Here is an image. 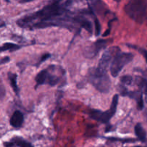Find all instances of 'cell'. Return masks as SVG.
<instances>
[{
	"label": "cell",
	"instance_id": "3957f363",
	"mask_svg": "<svg viewBox=\"0 0 147 147\" xmlns=\"http://www.w3.org/2000/svg\"><path fill=\"white\" fill-rule=\"evenodd\" d=\"M146 0H130L125 7L127 15L136 22L142 24L146 17Z\"/></svg>",
	"mask_w": 147,
	"mask_h": 147
},
{
	"label": "cell",
	"instance_id": "5b68a950",
	"mask_svg": "<svg viewBox=\"0 0 147 147\" xmlns=\"http://www.w3.org/2000/svg\"><path fill=\"white\" fill-rule=\"evenodd\" d=\"M134 55L131 53H121L119 52L113 58L110 65V73L113 78L117 77L123 67L132 61Z\"/></svg>",
	"mask_w": 147,
	"mask_h": 147
},
{
	"label": "cell",
	"instance_id": "2e32d148",
	"mask_svg": "<svg viewBox=\"0 0 147 147\" xmlns=\"http://www.w3.org/2000/svg\"><path fill=\"white\" fill-rule=\"evenodd\" d=\"M121 83L124 85H131L134 81V78L131 76H123L120 78Z\"/></svg>",
	"mask_w": 147,
	"mask_h": 147
},
{
	"label": "cell",
	"instance_id": "7c38bea8",
	"mask_svg": "<svg viewBox=\"0 0 147 147\" xmlns=\"http://www.w3.org/2000/svg\"><path fill=\"white\" fill-rule=\"evenodd\" d=\"M17 76L16 74H13V73H9V79L11 87L12 88L13 90L15 93V94L17 96H19V94H20V90H19L18 86H17Z\"/></svg>",
	"mask_w": 147,
	"mask_h": 147
},
{
	"label": "cell",
	"instance_id": "277c9868",
	"mask_svg": "<svg viewBox=\"0 0 147 147\" xmlns=\"http://www.w3.org/2000/svg\"><path fill=\"white\" fill-rule=\"evenodd\" d=\"M118 103H119V95H114L112 99L111 108L106 111H101L99 110H91L89 112V116L93 120L103 123H108L111 118L116 114L117 110Z\"/></svg>",
	"mask_w": 147,
	"mask_h": 147
},
{
	"label": "cell",
	"instance_id": "4fadbf2b",
	"mask_svg": "<svg viewBox=\"0 0 147 147\" xmlns=\"http://www.w3.org/2000/svg\"><path fill=\"white\" fill-rule=\"evenodd\" d=\"M20 46L18 45L14 44L12 42H6L2 45L1 47V51H7V50H11V51H14V50H17L18 49L20 48Z\"/></svg>",
	"mask_w": 147,
	"mask_h": 147
},
{
	"label": "cell",
	"instance_id": "8fae6325",
	"mask_svg": "<svg viewBox=\"0 0 147 147\" xmlns=\"http://www.w3.org/2000/svg\"><path fill=\"white\" fill-rule=\"evenodd\" d=\"M135 134L140 141H144L146 137V132L140 123H137L134 128Z\"/></svg>",
	"mask_w": 147,
	"mask_h": 147
},
{
	"label": "cell",
	"instance_id": "9a60e30c",
	"mask_svg": "<svg viewBox=\"0 0 147 147\" xmlns=\"http://www.w3.org/2000/svg\"><path fill=\"white\" fill-rule=\"evenodd\" d=\"M137 85L144 90L145 94L147 95V80L145 78H140L137 80Z\"/></svg>",
	"mask_w": 147,
	"mask_h": 147
},
{
	"label": "cell",
	"instance_id": "30bf717a",
	"mask_svg": "<svg viewBox=\"0 0 147 147\" xmlns=\"http://www.w3.org/2000/svg\"><path fill=\"white\" fill-rule=\"evenodd\" d=\"M49 75H50V73L47 71V70H41L35 77V81L37 86L43 85L45 83H47Z\"/></svg>",
	"mask_w": 147,
	"mask_h": 147
},
{
	"label": "cell",
	"instance_id": "d6986e66",
	"mask_svg": "<svg viewBox=\"0 0 147 147\" xmlns=\"http://www.w3.org/2000/svg\"><path fill=\"white\" fill-rule=\"evenodd\" d=\"M50 57H51V55L49 54V53H47V54L43 55L42 56L41 59H40V62H39L38 65H40V64H42V63H44L45 61H46V60H47L48 58H50Z\"/></svg>",
	"mask_w": 147,
	"mask_h": 147
},
{
	"label": "cell",
	"instance_id": "ac0fdd59",
	"mask_svg": "<svg viewBox=\"0 0 147 147\" xmlns=\"http://www.w3.org/2000/svg\"><path fill=\"white\" fill-rule=\"evenodd\" d=\"M94 22H95V27H96V36H98L100 32V24L99 22V20H98L97 17L94 18Z\"/></svg>",
	"mask_w": 147,
	"mask_h": 147
},
{
	"label": "cell",
	"instance_id": "7402d4cb",
	"mask_svg": "<svg viewBox=\"0 0 147 147\" xmlns=\"http://www.w3.org/2000/svg\"><path fill=\"white\" fill-rule=\"evenodd\" d=\"M34 1V0H21L20 1V3H22V4H25V3L31 2V1Z\"/></svg>",
	"mask_w": 147,
	"mask_h": 147
},
{
	"label": "cell",
	"instance_id": "7a4b0ae2",
	"mask_svg": "<svg viewBox=\"0 0 147 147\" xmlns=\"http://www.w3.org/2000/svg\"><path fill=\"white\" fill-rule=\"evenodd\" d=\"M88 79L95 88L100 93H108L111 87V80L107 70L99 67H93L89 71Z\"/></svg>",
	"mask_w": 147,
	"mask_h": 147
},
{
	"label": "cell",
	"instance_id": "ba28073f",
	"mask_svg": "<svg viewBox=\"0 0 147 147\" xmlns=\"http://www.w3.org/2000/svg\"><path fill=\"white\" fill-rule=\"evenodd\" d=\"M10 125L12 127L18 129L20 128L24 122V116L20 111H15L10 119Z\"/></svg>",
	"mask_w": 147,
	"mask_h": 147
},
{
	"label": "cell",
	"instance_id": "44dd1931",
	"mask_svg": "<svg viewBox=\"0 0 147 147\" xmlns=\"http://www.w3.org/2000/svg\"><path fill=\"white\" fill-rule=\"evenodd\" d=\"M10 60V58L9 57H4V58H2L1 60V65L5 64V63H9Z\"/></svg>",
	"mask_w": 147,
	"mask_h": 147
},
{
	"label": "cell",
	"instance_id": "9c48e42d",
	"mask_svg": "<svg viewBox=\"0 0 147 147\" xmlns=\"http://www.w3.org/2000/svg\"><path fill=\"white\" fill-rule=\"evenodd\" d=\"M4 146L6 147H11V146H21V147H32V145L27 142V141L24 140L22 138L15 137L11 139V142H6L4 143Z\"/></svg>",
	"mask_w": 147,
	"mask_h": 147
},
{
	"label": "cell",
	"instance_id": "6da1fadb",
	"mask_svg": "<svg viewBox=\"0 0 147 147\" xmlns=\"http://www.w3.org/2000/svg\"><path fill=\"white\" fill-rule=\"evenodd\" d=\"M71 3V0H53L50 4L45 6L42 9L33 14L22 17L17 22L21 27H29L33 29H42L51 26H65L63 22H66L70 18H64L67 15V7Z\"/></svg>",
	"mask_w": 147,
	"mask_h": 147
},
{
	"label": "cell",
	"instance_id": "5bb4252c",
	"mask_svg": "<svg viewBox=\"0 0 147 147\" xmlns=\"http://www.w3.org/2000/svg\"><path fill=\"white\" fill-rule=\"evenodd\" d=\"M79 23H80V27H81L82 28L87 30L89 33H92V31H93V30H92V23L90 22L89 20L80 17V22Z\"/></svg>",
	"mask_w": 147,
	"mask_h": 147
},
{
	"label": "cell",
	"instance_id": "8992f818",
	"mask_svg": "<svg viewBox=\"0 0 147 147\" xmlns=\"http://www.w3.org/2000/svg\"><path fill=\"white\" fill-rule=\"evenodd\" d=\"M119 52H121V50L118 47H116V46L111 47L110 48L106 50L103 53L101 58L99 60L98 65L97 67L100 69H103V70H107L108 67H109V65H111L113 58Z\"/></svg>",
	"mask_w": 147,
	"mask_h": 147
},
{
	"label": "cell",
	"instance_id": "ffe728a7",
	"mask_svg": "<svg viewBox=\"0 0 147 147\" xmlns=\"http://www.w3.org/2000/svg\"><path fill=\"white\" fill-rule=\"evenodd\" d=\"M139 51H140V53L143 55V56L144 57L145 60H146V62L147 63V50H145V49H140V50H139Z\"/></svg>",
	"mask_w": 147,
	"mask_h": 147
},
{
	"label": "cell",
	"instance_id": "52a82bcc",
	"mask_svg": "<svg viewBox=\"0 0 147 147\" xmlns=\"http://www.w3.org/2000/svg\"><path fill=\"white\" fill-rule=\"evenodd\" d=\"M107 42V40H103V39L95 42L92 45H90V47H88L87 49H86V50H85V52H86V53H85L86 57H89V58L96 57L102 49L106 47Z\"/></svg>",
	"mask_w": 147,
	"mask_h": 147
},
{
	"label": "cell",
	"instance_id": "e0dca14e",
	"mask_svg": "<svg viewBox=\"0 0 147 147\" xmlns=\"http://www.w3.org/2000/svg\"><path fill=\"white\" fill-rule=\"evenodd\" d=\"M136 102H137V109L139 111L142 110L144 109V103L143 97H142V95L141 94L139 96L137 99H136Z\"/></svg>",
	"mask_w": 147,
	"mask_h": 147
}]
</instances>
